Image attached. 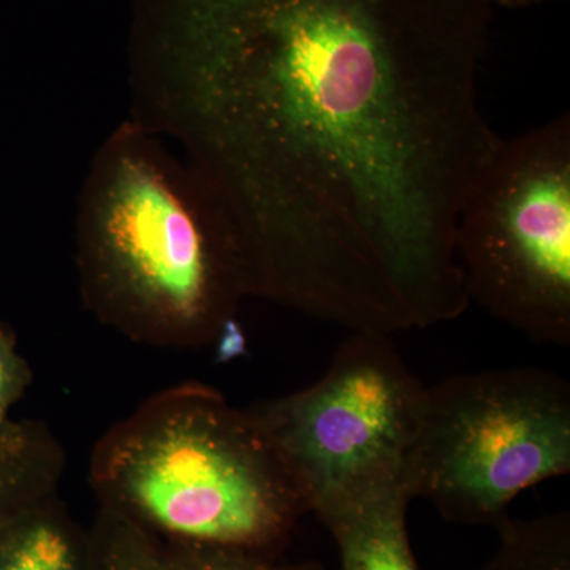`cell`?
<instances>
[{
  "label": "cell",
  "instance_id": "obj_1",
  "mask_svg": "<svg viewBox=\"0 0 570 570\" xmlns=\"http://www.w3.org/2000/svg\"><path fill=\"white\" fill-rule=\"evenodd\" d=\"M491 0H142L134 121L224 206L247 296L351 332L453 321Z\"/></svg>",
  "mask_w": 570,
  "mask_h": 570
},
{
  "label": "cell",
  "instance_id": "obj_2",
  "mask_svg": "<svg viewBox=\"0 0 570 570\" xmlns=\"http://www.w3.org/2000/svg\"><path fill=\"white\" fill-rule=\"evenodd\" d=\"M75 232L82 303L100 324L176 351L238 330L247 294L230 217L205 179L134 119L94 156Z\"/></svg>",
  "mask_w": 570,
  "mask_h": 570
},
{
  "label": "cell",
  "instance_id": "obj_3",
  "mask_svg": "<svg viewBox=\"0 0 570 570\" xmlns=\"http://www.w3.org/2000/svg\"><path fill=\"white\" fill-rule=\"evenodd\" d=\"M100 508L157 538L277 557L309 499L268 431L219 390L186 382L142 401L89 459Z\"/></svg>",
  "mask_w": 570,
  "mask_h": 570
},
{
  "label": "cell",
  "instance_id": "obj_4",
  "mask_svg": "<svg viewBox=\"0 0 570 570\" xmlns=\"http://www.w3.org/2000/svg\"><path fill=\"white\" fill-rule=\"evenodd\" d=\"M469 303L535 344H570V116L499 138L461 198Z\"/></svg>",
  "mask_w": 570,
  "mask_h": 570
},
{
  "label": "cell",
  "instance_id": "obj_5",
  "mask_svg": "<svg viewBox=\"0 0 570 570\" xmlns=\"http://www.w3.org/2000/svg\"><path fill=\"white\" fill-rule=\"evenodd\" d=\"M570 472V385L538 366L426 385L407 456L412 497L448 521L497 524L523 491Z\"/></svg>",
  "mask_w": 570,
  "mask_h": 570
},
{
  "label": "cell",
  "instance_id": "obj_6",
  "mask_svg": "<svg viewBox=\"0 0 570 570\" xmlns=\"http://www.w3.org/2000/svg\"><path fill=\"white\" fill-rule=\"evenodd\" d=\"M426 385L387 333L352 332L316 384L249 409L309 499L406 478Z\"/></svg>",
  "mask_w": 570,
  "mask_h": 570
},
{
  "label": "cell",
  "instance_id": "obj_7",
  "mask_svg": "<svg viewBox=\"0 0 570 570\" xmlns=\"http://www.w3.org/2000/svg\"><path fill=\"white\" fill-rule=\"evenodd\" d=\"M412 497L404 475L352 487L313 512L335 540L341 570H420L407 532Z\"/></svg>",
  "mask_w": 570,
  "mask_h": 570
},
{
  "label": "cell",
  "instance_id": "obj_8",
  "mask_svg": "<svg viewBox=\"0 0 570 570\" xmlns=\"http://www.w3.org/2000/svg\"><path fill=\"white\" fill-rule=\"evenodd\" d=\"M0 570H92L91 540L58 493L0 521Z\"/></svg>",
  "mask_w": 570,
  "mask_h": 570
},
{
  "label": "cell",
  "instance_id": "obj_9",
  "mask_svg": "<svg viewBox=\"0 0 570 570\" xmlns=\"http://www.w3.org/2000/svg\"><path fill=\"white\" fill-rule=\"evenodd\" d=\"M66 466V450L47 423L11 420L0 430V521L58 493Z\"/></svg>",
  "mask_w": 570,
  "mask_h": 570
},
{
  "label": "cell",
  "instance_id": "obj_10",
  "mask_svg": "<svg viewBox=\"0 0 570 570\" xmlns=\"http://www.w3.org/2000/svg\"><path fill=\"white\" fill-rule=\"evenodd\" d=\"M498 549L482 570H570L568 512L497 523Z\"/></svg>",
  "mask_w": 570,
  "mask_h": 570
},
{
  "label": "cell",
  "instance_id": "obj_11",
  "mask_svg": "<svg viewBox=\"0 0 570 570\" xmlns=\"http://www.w3.org/2000/svg\"><path fill=\"white\" fill-rule=\"evenodd\" d=\"M146 534L154 570H325L317 562L284 564L257 551Z\"/></svg>",
  "mask_w": 570,
  "mask_h": 570
},
{
  "label": "cell",
  "instance_id": "obj_12",
  "mask_svg": "<svg viewBox=\"0 0 570 570\" xmlns=\"http://www.w3.org/2000/svg\"><path fill=\"white\" fill-rule=\"evenodd\" d=\"M89 540L92 570H154L148 534L119 513L99 508Z\"/></svg>",
  "mask_w": 570,
  "mask_h": 570
},
{
  "label": "cell",
  "instance_id": "obj_13",
  "mask_svg": "<svg viewBox=\"0 0 570 570\" xmlns=\"http://www.w3.org/2000/svg\"><path fill=\"white\" fill-rule=\"evenodd\" d=\"M32 381V367L18 351L13 328L0 322V430L11 422V407L26 395Z\"/></svg>",
  "mask_w": 570,
  "mask_h": 570
},
{
  "label": "cell",
  "instance_id": "obj_14",
  "mask_svg": "<svg viewBox=\"0 0 570 570\" xmlns=\"http://www.w3.org/2000/svg\"><path fill=\"white\" fill-rule=\"evenodd\" d=\"M504 9H527V7L539 6V3L554 2V0H491Z\"/></svg>",
  "mask_w": 570,
  "mask_h": 570
}]
</instances>
